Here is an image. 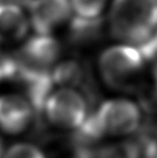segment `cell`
Returning <instances> with one entry per match:
<instances>
[{
	"instance_id": "1",
	"label": "cell",
	"mask_w": 157,
	"mask_h": 158,
	"mask_svg": "<svg viewBox=\"0 0 157 158\" xmlns=\"http://www.w3.org/2000/svg\"><path fill=\"white\" fill-rule=\"evenodd\" d=\"M109 28L114 38L139 48L157 28V0H113Z\"/></svg>"
},
{
	"instance_id": "2",
	"label": "cell",
	"mask_w": 157,
	"mask_h": 158,
	"mask_svg": "<svg viewBox=\"0 0 157 158\" xmlns=\"http://www.w3.org/2000/svg\"><path fill=\"white\" fill-rule=\"evenodd\" d=\"M141 119L142 113L136 103L126 98L108 99L87 119L80 132L92 141L103 136H127L139 129Z\"/></svg>"
},
{
	"instance_id": "3",
	"label": "cell",
	"mask_w": 157,
	"mask_h": 158,
	"mask_svg": "<svg viewBox=\"0 0 157 158\" xmlns=\"http://www.w3.org/2000/svg\"><path fill=\"white\" fill-rule=\"evenodd\" d=\"M146 59L135 46L114 45L104 50L98 59L103 81L114 90H129L139 83Z\"/></svg>"
},
{
	"instance_id": "4",
	"label": "cell",
	"mask_w": 157,
	"mask_h": 158,
	"mask_svg": "<svg viewBox=\"0 0 157 158\" xmlns=\"http://www.w3.org/2000/svg\"><path fill=\"white\" fill-rule=\"evenodd\" d=\"M60 57V45L52 36L35 35L19 48L12 61V74L21 80L51 76Z\"/></svg>"
},
{
	"instance_id": "5",
	"label": "cell",
	"mask_w": 157,
	"mask_h": 158,
	"mask_svg": "<svg viewBox=\"0 0 157 158\" xmlns=\"http://www.w3.org/2000/svg\"><path fill=\"white\" fill-rule=\"evenodd\" d=\"M42 109L49 123L65 131L80 129L89 118L86 98L72 88H59L51 91Z\"/></svg>"
},
{
	"instance_id": "6",
	"label": "cell",
	"mask_w": 157,
	"mask_h": 158,
	"mask_svg": "<svg viewBox=\"0 0 157 158\" xmlns=\"http://www.w3.org/2000/svg\"><path fill=\"white\" fill-rule=\"evenodd\" d=\"M28 19L36 35L51 36L70 18V0H28Z\"/></svg>"
},
{
	"instance_id": "7",
	"label": "cell",
	"mask_w": 157,
	"mask_h": 158,
	"mask_svg": "<svg viewBox=\"0 0 157 158\" xmlns=\"http://www.w3.org/2000/svg\"><path fill=\"white\" fill-rule=\"evenodd\" d=\"M34 110L27 97L16 94L0 96V131L11 135L26 132L34 119Z\"/></svg>"
},
{
	"instance_id": "8",
	"label": "cell",
	"mask_w": 157,
	"mask_h": 158,
	"mask_svg": "<svg viewBox=\"0 0 157 158\" xmlns=\"http://www.w3.org/2000/svg\"><path fill=\"white\" fill-rule=\"evenodd\" d=\"M30 23L18 4H0V44H13L27 37Z\"/></svg>"
},
{
	"instance_id": "9",
	"label": "cell",
	"mask_w": 157,
	"mask_h": 158,
	"mask_svg": "<svg viewBox=\"0 0 157 158\" xmlns=\"http://www.w3.org/2000/svg\"><path fill=\"white\" fill-rule=\"evenodd\" d=\"M90 158H141V150L134 142L120 141L97 148Z\"/></svg>"
},
{
	"instance_id": "10",
	"label": "cell",
	"mask_w": 157,
	"mask_h": 158,
	"mask_svg": "<svg viewBox=\"0 0 157 158\" xmlns=\"http://www.w3.org/2000/svg\"><path fill=\"white\" fill-rule=\"evenodd\" d=\"M70 5L75 18L81 20H97L100 19L106 0H70Z\"/></svg>"
},
{
	"instance_id": "11",
	"label": "cell",
	"mask_w": 157,
	"mask_h": 158,
	"mask_svg": "<svg viewBox=\"0 0 157 158\" xmlns=\"http://www.w3.org/2000/svg\"><path fill=\"white\" fill-rule=\"evenodd\" d=\"M2 158H45V155L34 144L15 143L5 151Z\"/></svg>"
},
{
	"instance_id": "12",
	"label": "cell",
	"mask_w": 157,
	"mask_h": 158,
	"mask_svg": "<svg viewBox=\"0 0 157 158\" xmlns=\"http://www.w3.org/2000/svg\"><path fill=\"white\" fill-rule=\"evenodd\" d=\"M136 48L141 52V54L143 56V58L146 60L154 59V58L156 57L157 56V28H156V30L153 32V35L150 36L143 44H141L139 48Z\"/></svg>"
},
{
	"instance_id": "13",
	"label": "cell",
	"mask_w": 157,
	"mask_h": 158,
	"mask_svg": "<svg viewBox=\"0 0 157 158\" xmlns=\"http://www.w3.org/2000/svg\"><path fill=\"white\" fill-rule=\"evenodd\" d=\"M143 158H157V132L147 140L143 149Z\"/></svg>"
},
{
	"instance_id": "14",
	"label": "cell",
	"mask_w": 157,
	"mask_h": 158,
	"mask_svg": "<svg viewBox=\"0 0 157 158\" xmlns=\"http://www.w3.org/2000/svg\"><path fill=\"white\" fill-rule=\"evenodd\" d=\"M154 60H155V62H154V66H153V75H154V80H155V83L157 85V56L154 58Z\"/></svg>"
},
{
	"instance_id": "15",
	"label": "cell",
	"mask_w": 157,
	"mask_h": 158,
	"mask_svg": "<svg viewBox=\"0 0 157 158\" xmlns=\"http://www.w3.org/2000/svg\"><path fill=\"white\" fill-rule=\"evenodd\" d=\"M2 155H4V150H2V142L0 140V158H2Z\"/></svg>"
},
{
	"instance_id": "16",
	"label": "cell",
	"mask_w": 157,
	"mask_h": 158,
	"mask_svg": "<svg viewBox=\"0 0 157 158\" xmlns=\"http://www.w3.org/2000/svg\"><path fill=\"white\" fill-rule=\"evenodd\" d=\"M0 64H1V62H0ZM2 76H4V74H2V68H1V65H0V79H1Z\"/></svg>"
},
{
	"instance_id": "17",
	"label": "cell",
	"mask_w": 157,
	"mask_h": 158,
	"mask_svg": "<svg viewBox=\"0 0 157 158\" xmlns=\"http://www.w3.org/2000/svg\"><path fill=\"white\" fill-rule=\"evenodd\" d=\"M78 158H80V157H78Z\"/></svg>"
}]
</instances>
